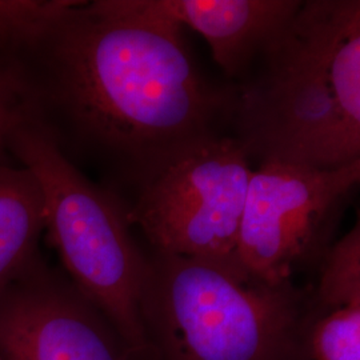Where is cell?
<instances>
[{
	"instance_id": "10",
	"label": "cell",
	"mask_w": 360,
	"mask_h": 360,
	"mask_svg": "<svg viewBox=\"0 0 360 360\" xmlns=\"http://www.w3.org/2000/svg\"><path fill=\"white\" fill-rule=\"evenodd\" d=\"M315 306L321 314L360 306L359 223L323 255Z\"/></svg>"
},
{
	"instance_id": "11",
	"label": "cell",
	"mask_w": 360,
	"mask_h": 360,
	"mask_svg": "<svg viewBox=\"0 0 360 360\" xmlns=\"http://www.w3.org/2000/svg\"><path fill=\"white\" fill-rule=\"evenodd\" d=\"M77 0H0V53L30 50Z\"/></svg>"
},
{
	"instance_id": "7",
	"label": "cell",
	"mask_w": 360,
	"mask_h": 360,
	"mask_svg": "<svg viewBox=\"0 0 360 360\" xmlns=\"http://www.w3.org/2000/svg\"><path fill=\"white\" fill-rule=\"evenodd\" d=\"M4 360H129L111 324L41 266L0 292Z\"/></svg>"
},
{
	"instance_id": "14",
	"label": "cell",
	"mask_w": 360,
	"mask_h": 360,
	"mask_svg": "<svg viewBox=\"0 0 360 360\" xmlns=\"http://www.w3.org/2000/svg\"><path fill=\"white\" fill-rule=\"evenodd\" d=\"M0 360H4L3 358H1V355H0Z\"/></svg>"
},
{
	"instance_id": "6",
	"label": "cell",
	"mask_w": 360,
	"mask_h": 360,
	"mask_svg": "<svg viewBox=\"0 0 360 360\" xmlns=\"http://www.w3.org/2000/svg\"><path fill=\"white\" fill-rule=\"evenodd\" d=\"M360 181V160L336 168L260 163L245 199L239 262L260 283H291L296 270L322 260Z\"/></svg>"
},
{
	"instance_id": "3",
	"label": "cell",
	"mask_w": 360,
	"mask_h": 360,
	"mask_svg": "<svg viewBox=\"0 0 360 360\" xmlns=\"http://www.w3.org/2000/svg\"><path fill=\"white\" fill-rule=\"evenodd\" d=\"M141 315L163 360H311L318 318L292 283L271 285L223 266L154 252Z\"/></svg>"
},
{
	"instance_id": "8",
	"label": "cell",
	"mask_w": 360,
	"mask_h": 360,
	"mask_svg": "<svg viewBox=\"0 0 360 360\" xmlns=\"http://www.w3.org/2000/svg\"><path fill=\"white\" fill-rule=\"evenodd\" d=\"M141 11L190 27L206 39L226 77L242 80L302 6L300 0H132Z\"/></svg>"
},
{
	"instance_id": "2",
	"label": "cell",
	"mask_w": 360,
	"mask_h": 360,
	"mask_svg": "<svg viewBox=\"0 0 360 360\" xmlns=\"http://www.w3.org/2000/svg\"><path fill=\"white\" fill-rule=\"evenodd\" d=\"M232 136L250 159L360 160V1L307 0L236 86Z\"/></svg>"
},
{
	"instance_id": "13",
	"label": "cell",
	"mask_w": 360,
	"mask_h": 360,
	"mask_svg": "<svg viewBox=\"0 0 360 360\" xmlns=\"http://www.w3.org/2000/svg\"><path fill=\"white\" fill-rule=\"evenodd\" d=\"M35 117L38 112L25 67L16 58L0 53V163L10 153L13 132Z\"/></svg>"
},
{
	"instance_id": "4",
	"label": "cell",
	"mask_w": 360,
	"mask_h": 360,
	"mask_svg": "<svg viewBox=\"0 0 360 360\" xmlns=\"http://www.w3.org/2000/svg\"><path fill=\"white\" fill-rule=\"evenodd\" d=\"M8 151L39 181L44 230L74 287L103 315L132 355L148 352L141 315L147 257L131 236L127 207L87 179L38 117L16 129Z\"/></svg>"
},
{
	"instance_id": "12",
	"label": "cell",
	"mask_w": 360,
	"mask_h": 360,
	"mask_svg": "<svg viewBox=\"0 0 360 360\" xmlns=\"http://www.w3.org/2000/svg\"><path fill=\"white\" fill-rule=\"evenodd\" d=\"M311 360H360V306L321 314L309 336Z\"/></svg>"
},
{
	"instance_id": "9",
	"label": "cell",
	"mask_w": 360,
	"mask_h": 360,
	"mask_svg": "<svg viewBox=\"0 0 360 360\" xmlns=\"http://www.w3.org/2000/svg\"><path fill=\"white\" fill-rule=\"evenodd\" d=\"M43 230L38 180L28 168L0 163V292L41 266L37 247Z\"/></svg>"
},
{
	"instance_id": "5",
	"label": "cell",
	"mask_w": 360,
	"mask_h": 360,
	"mask_svg": "<svg viewBox=\"0 0 360 360\" xmlns=\"http://www.w3.org/2000/svg\"><path fill=\"white\" fill-rule=\"evenodd\" d=\"M254 168L232 134L193 143L136 190L127 207L154 252L193 257L245 275L239 240Z\"/></svg>"
},
{
	"instance_id": "1",
	"label": "cell",
	"mask_w": 360,
	"mask_h": 360,
	"mask_svg": "<svg viewBox=\"0 0 360 360\" xmlns=\"http://www.w3.org/2000/svg\"><path fill=\"white\" fill-rule=\"evenodd\" d=\"M16 59L63 154L91 158L136 190L232 124L236 86L208 80L183 28L132 0H77Z\"/></svg>"
}]
</instances>
